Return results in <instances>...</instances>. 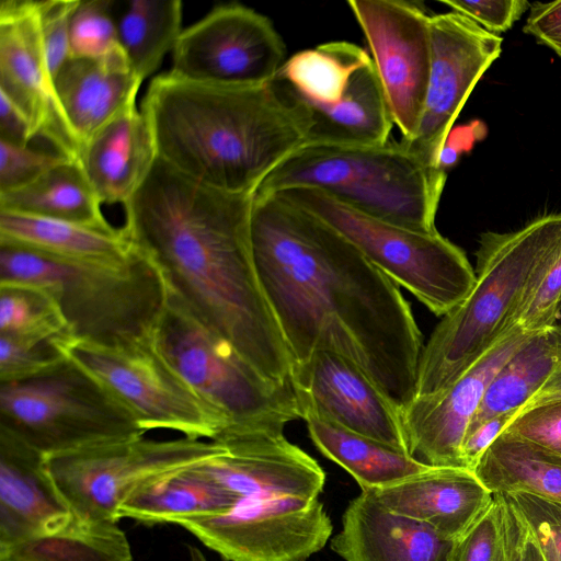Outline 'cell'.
Instances as JSON below:
<instances>
[{
    "mask_svg": "<svg viewBox=\"0 0 561 561\" xmlns=\"http://www.w3.org/2000/svg\"><path fill=\"white\" fill-rule=\"evenodd\" d=\"M251 242L293 363L316 351L339 354L407 407L424 344L400 287L337 230L279 194H255Z\"/></svg>",
    "mask_w": 561,
    "mask_h": 561,
    "instance_id": "obj_1",
    "label": "cell"
},
{
    "mask_svg": "<svg viewBox=\"0 0 561 561\" xmlns=\"http://www.w3.org/2000/svg\"><path fill=\"white\" fill-rule=\"evenodd\" d=\"M254 196L206 186L157 158L124 204L123 231L199 321L265 378L287 383L293 360L253 257Z\"/></svg>",
    "mask_w": 561,
    "mask_h": 561,
    "instance_id": "obj_2",
    "label": "cell"
},
{
    "mask_svg": "<svg viewBox=\"0 0 561 561\" xmlns=\"http://www.w3.org/2000/svg\"><path fill=\"white\" fill-rule=\"evenodd\" d=\"M157 157L206 186L255 193L264 179L304 146L309 113L278 79L230 87L154 77L141 102Z\"/></svg>",
    "mask_w": 561,
    "mask_h": 561,
    "instance_id": "obj_3",
    "label": "cell"
},
{
    "mask_svg": "<svg viewBox=\"0 0 561 561\" xmlns=\"http://www.w3.org/2000/svg\"><path fill=\"white\" fill-rule=\"evenodd\" d=\"M561 253V213L512 232L486 231L476 252V283L424 344L415 398L443 391L512 327L518 306Z\"/></svg>",
    "mask_w": 561,
    "mask_h": 561,
    "instance_id": "obj_4",
    "label": "cell"
},
{
    "mask_svg": "<svg viewBox=\"0 0 561 561\" xmlns=\"http://www.w3.org/2000/svg\"><path fill=\"white\" fill-rule=\"evenodd\" d=\"M0 282L42 288L70 337L110 347L150 343L169 298L161 271L137 248L124 262L99 263L0 243Z\"/></svg>",
    "mask_w": 561,
    "mask_h": 561,
    "instance_id": "obj_5",
    "label": "cell"
},
{
    "mask_svg": "<svg viewBox=\"0 0 561 561\" xmlns=\"http://www.w3.org/2000/svg\"><path fill=\"white\" fill-rule=\"evenodd\" d=\"M446 179V172L432 169L401 140L377 146L304 145L264 179L255 194L311 187L377 219L434 232Z\"/></svg>",
    "mask_w": 561,
    "mask_h": 561,
    "instance_id": "obj_6",
    "label": "cell"
},
{
    "mask_svg": "<svg viewBox=\"0 0 561 561\" xmlns=\"http://www.w3.org/2000/svg\"><path fill=\"white\" fill-rule=\"evenodd\" d=\"M151 345L227 427L284 431L300 419L290 382L261 375L170 291Z\"/></svg>",
    "mask_w": 561,
    "mask_h": 561,
    "instance_id": "obj_7",
    "label": "cell"
},
{
    "mask_svg": "<svg viewBox=\"0 0 561 561\" xmlns=\"http://www.w3.org/2000/svg\"><path fill=\"white\" fill-rule=\"evenodd\" d=\"M0 428L44 456L146 434L110 390L67 357L0 383Z\"/></svg>",
    "mask_w": 561,
    "mask_h": 561,
    "instance_id": "obj_8",
    "label": "cell"
},
{
    "mask_svg": "<svg viewBox=\"0 0 561 561\" xmlns=\"http://www.w3.org/2000/svg\"><path fill=\"white\" fill-rule=\"evenodd\" d=\"M275 194L337 230L437 317L456 308L476 283V273L465 252L438 231L423 232L377 219L311 187Z\"/></svg>",
    "mask_w": 561,
    "mask_h": 561,
    "instance_id": "obj_9",
    "label": "cell"
},
{
    "mask_svg": "<svg viewBox=\"0 0 561 561\" xmlns=\"http://www.w3.org/2000/svg\"><path fill=\"white\" fill-rule=\"evenodd\" d=\"M224 453L215 440H158L140 434L45 456V461L72 514L117 522L124 503L140 489Z\"/></svg>",
    "mask_w": 561,
    "mask_h": 561,
    "instance_id": "obj_10",
    "label": "cell"
},
{
    "mask_svg": "<svg viewBox=\"0 0 561 561\" xmlns=\"http://www.w3.org/2000/svg\"><path fill=\"white\" fill-rule=\"evenodd\" d=\"M61 353L98 379L133 414L140 428L168 430L213 440L227 420L197 396L150 343L110 347L64 336Z\"/></svg>",
    "mask_w": 561,
    "mask_h": 561,
    "instance_id": "obj_11",
    "label": "cell"
},
{
    "mask_svg": "<svg viewBox=\"0 0 561 561\" xmlns=\"http://www.w3.org/2000/svg\"><path fill=\"white\" fill-rule=\"evenodd\" d=\"M285 56L286 46L272 21L231 2L215 7L182 31L170 71L190 81L253 87L273 81Z\"/></svg>",
    "mask_w": 561,
    "mask_h": 561,
    "instance_id": "obj_12",
    "label": "cell"
},
{
    "mask_svg": "<svg viewBox=\"0 0 561 561\" xmlns=\"http://www.w3.org/2000/svg\"><path fill=\"white\" fill-rule=\"evenodd\" d=\"M179 526L226 561H306L333 530L318 497L244 499L227 514Z\"/></svg>",
    "mask_w": 561,
    "mask_h": 561,
    "instance_id": "obj_13",
    "label": "cell"
},
{
    "mask_svg": "<svg viewBox=\"0 0 561 561\" xmlns=\"http://www.w3.org/2000/svg\"><path fill=\"white\" fill-rule=\"evenodd\" d=\"M347 4L368 45L401 140L414 138L426 100L432 44L431 15L417 2L351 0Z\"/></svg>",
    "mask_w": 561,
    "mask_h": 561,
    "instance_id": "obj_14",
    "label": "cell"
},
{
    "mask_svg": "<svg viewBox=\"0 0 561 561\" xmlns=\"http://www.w3.org/2000/svg\"><path fill=\"white\" fill-rule=\"evenodd\" d=\"M432 60L424 110L414 138L401 140L432 169L446 172L442 156L468 96L500 57L503 38L450 11L431 15Z\"/></svg>",
    "mask_w": 561,
    "mask_h": 561,
    "instance_id": "obj_15",
    "label": "cell"
},
{
    "mask_svg": "<svg viewBox=\"0 0 561 561\" xmlns=\"http://www.w3.org/2000/svg\"><path fill=\"white\" fill-rule=\"evenodd\" d=\"M290 385L300 419L316 415L408 454L401 409L347 358L316 351L293 363Z\"/></svg>",
    "mask_w": 561,
    "mask_h": 561,
    "instance_id": "obj_16",
    "label": "cell"
},
{
    "mask_svg": "<svg viewBox=\"0 0 561 561\" xmlns=\"http://www.w3.org/2000/svg\"><path fill=\"white\" fill-rule=\"evenodd\" d=\"M534 333L512 327L448 388L401 409L408 454L428 467L466 468L461 445L489 385Z\"/></svg>",
    "mask_w": 561,
    "mask_h": 561,
    "instance_id": "obj_17",
    "label": "cell"
},
{
    "mask_svg": "<svg viewBox=\"0 0 561 561\" xmlns=\"http://www.w3.org/2000/svg\"><path fill=\"white\" fill-rule=\"evenodd\" d=\"M0 92L30 119L35 137L79 161L80 147L58 102L41 38L37 2H0Z\"/></svg>",
    "mask_w": 561,
    "mask_h": 561,
    "instance_id": "obj_18",
    "label": "cell"
},
{
    "mask_svg": "<svg viewBox=\"0 0 561 561\" xmlns=\"http://www.w3.org/2000/svg\"><path fill=\"white\" fill-rule=\"evenodd\" d=\"M225 453L204 463L205 469L242 500L251 497L314 499L325 474L306 451L290 443L284 431L225 428L215 439Z\"/></svg>",
    "mask_w": 561,
    "mask_h": 561,
    "instance_id": "obj_19",
    "label": "cell"
},
{
    "mask_svg": "<svg viewBox=\"0 0 561 561\" xmlns=\"http://www.w3.org/2000/svg\"><path fill=\"white\" fill-rule=\"evenodd\" d=\"M71 514L45 456L0 428V551L62 524Z\"/></svg>",
    "mask_w": 561,
    "mask_h": 561,
    "instance_id": "obj_20",
    "label": "cell"
},
{
    "mask_svg": "<svg viewBox=\"0 0 561 561\" xmlns=\"http://www.w3.org/2000/svg\"><path fill=\"white\" fill-rule=\"evenodd\" d=\"M369 491L390 512L420 522L445 539H458L493 501L468 468L432 467Z\"/></svg>",
    "mask_w": 561,
    "mask_h": 561,
    "instance_id": "obj_21",
    "label": "cell"
},
{
    "mask_svg": "<svg viewBox=\"0 0 561 561\" xmlns=\"http://www.w3.org/2000/svg\"><path fill=\"white\" fill-rule=\"evenodd\" d=\"M454 543L362 491L348 503L331 549L345 561H450Z\"/></svg>",
    "mask_w": 561,
    "mask_h": 561,
    "instance_id": "obj_22",
    "label": "cell"
},
{
    "mask_svg": "<svg viewBox=\"0 0 561 561\" xmlns=\"http://www.w3.org/2000/svg\"><path fill=\"white\" fill-rule=\"evenodd\" d=\"M141 82L124 53L102 59L67 60L54 85L80 151L104 126L136 107Z\"/></svg>",
    "mask_w": 561,
    "mask_h": 561,
    "instance_id": "obj_23",
    "label": "cell"
},
{
    "mask_svg": "<svg viewBox=\"0 0 561 561\" xmlns=\"http://www.w3.org/2000/svg\"><path fill=\"white\" fill-rule=\"evenodd\" d=\"M157 158L149 124L134 107L82 147L79 163L101 204L124 205L146 180Z\"/></svg>",
    "mask_w": 561,
    "mask_h": 561,
    "instance_id": "obj_24",
    "label": "cell"
},
{
    "mask_svg": "<svg viewBox=\"0 0 561 561\" xmlns=\"http://www.w3.org/2000/svg\"><path fill=\"white\" fill-rule=\"evenodd\" d=\"M204 463L182 469L140 489L124 503L119 518L148 525H180L229 513L241 501L240 496L209 473Z\"/></svg>",
    "mask_w": 561,
    "mask_h": 561,
    "instance_id": "obj_25",
    "label": "cell"
},
{
    "mask_svg": "<svg viewBox=\"0 0 561 561\" xmlns=\"http://www.w3.org/2000/svg\"><path fill=\"white\" fill-rule=\"evenodd\" d=\"M371 61L360 46L334 41L296 53L276 79L307 108L309 116L329 113L352 93L362 68Z\"/></svg>",
    "mask_w": 561,
    "mask_h": 561,
    "instance_id": "obj_26",
    "label": "cell"
},
{
    "mask_svg": "<svg viewBox=\"0 0 561 561\" xmlns=\"http://www.w3.org/2000/svg\"><path fill=\"white\" fill-rule=\"evenodd\" d=\"M0 243L99 263L124 262L136 250L123 229L104 231L76 222L5 210H0Z\"/></svg>",
    "mask_w": 561,
    "mask_h": 561,
    "instance_id": "obj_27",
    "label": "cell"
},
{
    "mask_svg": "<svg viewBox=\"0 0 561 561\" xmlns=\"http://www.w3.org/2000/svg\"><path fill=\"white\" fill-rule=\"evenodd\" d=\"M302 420L316 447L344 468L362 491L382 488L432 468L404 451L316 415Z\"/></svg>",
    "mask_w": 561,
    "mask_h": 561,
    "instance_id": "obj_28",
    "label": "cell"
},
{
    "mask_svg": "<svg viewBox=\"0 0 561 561\" xmlns=\"http://www.w3.org/2000/svg\"><path fill=\"white\" fill-rule=\"evenodd\" d=\"M560 363L561 327L552 324L535 332L499 369L466 435L496 415L519 413Z\"/></svg>",
    "mask_w": 561,
    "mask_h": 561,
    "instance_id": "obj_29",
    "label": "cell"
},
{
    "mask_svg": "<svg viewBox=\"0 0 561 561\" xmlns=\"http://www.w3.org/2000/svg\"><path fill=\"white\" fill-rule=\"evenodd\" d=\"M79 161L67 160L21 188L0 194V210L113 228Z\"/></svg>",
    "mask_w": 561,
    "mask_h": 561,
    "instance_id": "obj_30",
    "label": "cell"
},
{
    "mask_svg": "<svg viewBox=\"0 0 561 561\" xmlns=\"http://www.w3.org/2000/svg\"><path fill=\"white\" fill-rule=\"evenodd\" d=\"M472 471L492 493L527 492L561 503V455L502 432Z\"/></svg>",
    "mask_w": 561,
    "mask_h": 561,
    "instance_id": "obj_31",
    "label": "cell"
},
{
    "mask_svg": "<svg viewBox=\"0 0 561 561\" xmlns=\"http://www.w3.org/2000/svg\"><path fill=\"white\" fill-rule=\"evenodd\" d=\"M0 561H134V557L117 522L71 514L62 524L1 550Z\"/></svg>",
    "mask_w": 561,
    "mask_h": 561,
    "instance_id": "obj_32",
    "label": "cell"
},
{
    "mask_svg": "<svg viewBox=\"0 0 561 561\" xmlns=\"http://www.w3.org/2000/svg\"><path fill=\"white\" fill-rule=\"evenodd\" d=\"M182 1H115L119 45L135 75L142 81L172 51L182 28Z\"/></svg>",
    "mask_w": 561,
    "mask_h": 561,
    "instance_id": "obj_33",
    "label": "cell"
},
{
    "mask_svg": "<svg viewBox=\"0 0 561 561\" xmlns=\"http://www.w3.org/2000/svg\"><path fill=\"white\" fill-rule=\"evenodd\" d=\"M0 335L38 341L70 336L56 301L37 286L0 282Z\"/></svg>",
    "mask_w": 561,
    "mask_h": 561,
    "instance_id": "obj_34",
    "label": "cell"
},
{
    "mask_svg": "<svg viewBox=\"0 0 561 561\" xmlns=\"http://www.w3.org/2000/svg\"><path fill=\"white\" fill-rule=\"evenodd\" d=\"M119 53L115 1L79 0L70 19V58L102 59Z\"/></svg>",
    "mask_w": 561,
    "mask_h": 561,
    "instance_id": "obj_35",
    "label": "cell"
},
{
    "mask_svg": "<svg viewBox=\"0 0 561 561\" xmlns=\"http://www.w3.org/2000/svg\"><path fill=\"white\" fill-rule=\"evenodd\" d=\"M56 340L0 335V383L36 376L64 360Z\"/></svg>",
    "mask_w": 561,
    "mask_h": 561,
    "instance_id": "obj_36",
    "label": "cell"
},
{
    "mask_svg": "<svg viewBox=\"0 0 561 561\" xmlns=\"http://www.w3.org/2000/svg\"><path fill=\"white\" fill-rule=\"evenodd\" d=\"M504 495L530 529L546 561H561V503L527 492Z\"/></svg>",
    "mask_w": 561,
    "mask_h": 561,
    "instance_id": "obj_37",
    "label": "cell"
},
{
    "mask_svg": "<svg viewBox=\"0 0 561 561\" xmlns=\"http://www.w3.org/2000/svg\"><path fill=\"white\" fill-rule=\"evenodd\" d=\"M67 160L70 159L57 151L45 152L0 140V194L28 185Z\"/></svg>",
    "mask_w": 561,
    "mask_h": 561,
    "instance_id": "obj_38",
    "label": "cell"
},
{
    "mask_svg": "<svg viewBox=\"0 0 561 561\" xmlns=\"http://www.w3.org/2000/svg\"><path fill=\"white\" fill-rule=\"evenodd\" d=\"M561 302V253L513 314L510 327L537 332L554 323Z\"/></svg>",
    "mask_w": 561,
    "mask_h": 561,
    "instance_id": "obj_39",
    "label": "cell"
},
{
    "mask_svg": "<svg viewBox=\"0 0 561 561\" xmlns=\"http://www.w3.org/2000/svg\"><path fill=\"white\" fill-rule=\"evenodd\" d=\"M78 1H36L41 38L53 80L70 59V19Z\"/></svg>",
    "mask_w": 561,
    "mask_h": 561,
    "instance_id": "obj_40",
    "label": "cell"
},
{
    "mask_svg": "<svg viewBox=\"0 0 561 561\" xmlns=\"http://www.w3.org/2000/svg\"><path fill=\"white\" fill-rule=\"evenodd\" d=\"M503 432L561 455V400L520 411Z\"/></svg>",
    "mask_w": 561,
    "mask_h": 561,
    "instance_id": "obj_41",
    "label": "cell"
},
{
    "mask_svg": "<svg viewBox=\"0 0 561 561\" xmlns=\"http://www.w3.org/2000/svg\"><path fill=\"white\" fill-rule=\"evenodd\" d=\"M500 540V522L495 499L455 540L450 561H495Z\"/></svg>",
    "mask_w": 561,
    "mask_h": 561,
    "instance_id": "obj_42",
    "label": "cell"
},
{
    "mask_svg": "<svg viewBox=\"0 0 561 561\" xmlns=\"http://www.w3.org/2000/svg\"><path fill=\"white\" fill-rule=\"evenodd\" d=\"M440 2L496 35L510 30L530 8V2L527 0H444Z\"/></svg>",
    "mask_w": 561,
    "mask_h": 561,
    "instance_id": "obj_43",
    "label": "cell"
},
{
    "mask_svg": "<svg viewBox=\"0 0 561 561\" xmlns=\"http://www.w3.org/2000/svg\"><path fill=\"white\" fill-rule=\"evenodd\" d=\"M523 32L561 57V0L530 3Z\"/></svg>",
    "mask_w": 561,
    "mask_h": 561,
    "instance_id": "obj_44",
    "label": "cell"
},
{
    "mask_svg": "<svg viewBox=\"0 0 561 561\" xmlns=\"http://www.w3.org/2000/svg\"><path fill=\"white\" fill-rule=\"evenodd\" d=\"M517 414L518 412L512 411L496 415L465 436L461 445V457L466 468L473 469L483 453Z\"/></svg>",
    "mask_w": 561,
    "mask_h": 561,
    "instance_id": "obj_45",
    "label": "cell"
},
{
    "mask_svg": "<svg viewBox=\"0 0 561 561\" xmlns=\"http://www.w3.org/2000/svg\"><path fill=\"white\" fill-rule=\"evenodd\" d=\"M35 138L32 124L24 112L0 92V140L26 146Z\"/></svg>",
    "mask_w": 561,
    "mask_h": 561,
    "instance_id": "obj_46",
    "label": "cell"
},
{
    "mask_svg": "<svg viewBox=\"0 0 561 561\" xmlns=\"http://www.w3.org/2000/svg\"><path fill=\"white\" fill-rule=\"evenodd\" d=\"M493 496L497 505L500 522V540L495 561H518L512 523V506L504 493H493Z\"/></svg>",
    "mask_w": 561,
    "mask_h": 561,
    "instance_id": "obj_47",
    "label": "cell"
},
{
    "mask_svg": "<svg viewBox=\"0 0 561 561\" xmlns=\"http://www.w3.org/2000/svg\"><path fill=\"white\" fill-rule=\"evenodd\" d=\"M511 505V504H510ZM512 506V505H511ZM512 523L514 529L518 561H546L536 539L522 516L512 506Z\"/></svg>",
    "mask_w": 561,
    "mask_h": 561,
    "instance_id": "obj_48",
    "label": "cell"
},
{
    "mask_svg": "<svg viewBox=\"0 0 561 561\" xmlns=\"http://www.w3.org/2000/svg\"><path fill=\"white\" fill-rule=\"evenodd\" d=\"M558 400H561V363L542 386V388L520 411Z\"/></svg>",
    "mask_w": 561,
    "mask_h": 561,
    "instance_id": "obj_49",
    "label": "cell"
},
{
    "mask_svg": "<svg viewBox=\"0 0 561 561\" xmlns=\"http://www.w3.org/2000/svg\"><path fill=\"white\" fill-rule=\"evenodd\" d=\"M188 561H209L202 550L195 546H187Z\"/></svg>",
    "mask_w": 561,
    "mask_h": 561,
    "instance_id": "obj_50",
    "label": "cell"
},
{
    "mask_svg": "<svg viewBox=\"0 0 561 561\" xmlns=\"http://www.w3.org/2000/svg\"><path fill=\"white\" fill-rule=\"evenodd\" d=\"M553 324H557V325L561 327V302H560V306L558 308L556 320H554Z\"/></svg>",
    "mask_w": 561,
    "mask_h": 561,
    "instance_id": "obj_51",
    "label": "cell"
}]
</instances>
